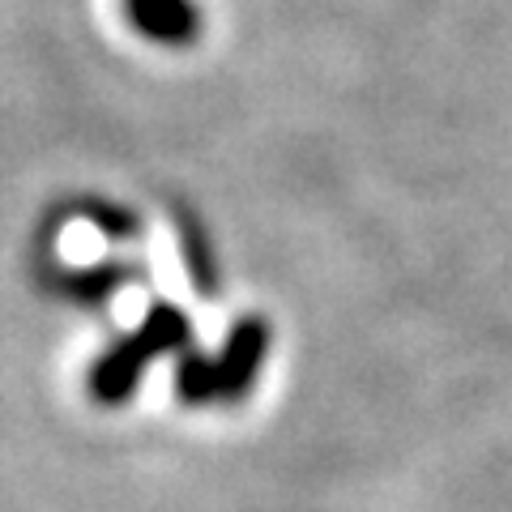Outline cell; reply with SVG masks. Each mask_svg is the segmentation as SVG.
I'll list each match as a JSON object with an SVG mask.
<instances>
[{"label": "cell", "mask_w": 512, "mask_h": 512, "mask_svg": "<svg viewBox=\"0 0 512 512\" xmlns=\"http://www.w3.org/2000/svg\"><path fill=\"white\" fill-rule=\"evenodd\" d=\"M128 22L158 43H188L197 30V9L188 0H124Z\"/></svg>", "instance_id": "obj_1"}]
</instances>
